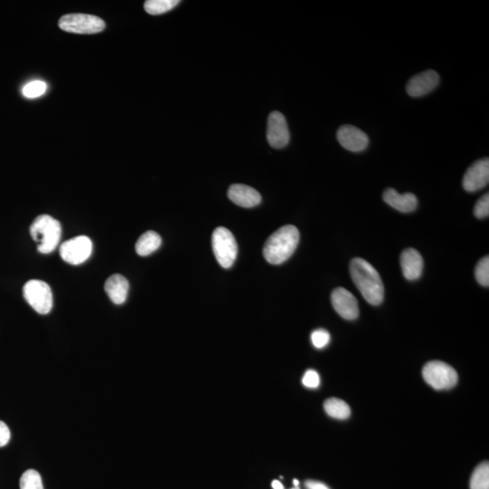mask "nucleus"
I'll return each mask as SVG.
<instances>
[{"mask_svg": "<svg viewBox=\"0 0 489 489\" xmlns=\"http://www.w3.org/2000/svg\"><path fill=\"white\" fill-rule=\"evenodd\" d=\"M33 240L38 243V252L49 254L58 247L62 235L60 222L49 215L35 217L31 226Z\"/></svg>", "mask_w": 489, "mask_h": 489, "instance_id": "3", "label": "nucleus"}, {"mask_svg": "<svg viewBox=\"0 0 489 489\" xmlns=\"http://www.w3.org/2000/svg\"><path fill=\"white\" fill-rule=\"evenodd\" d=\"M475 275L480 285L488 288L489 285V258L485 256L476 265Z\"/></svg>", "mask_w": 489, "mask_h": 489, "instance_id": "24", "label": "nucleus"}, {"mask_svg": "<svg viewBox=\"0 0 489 489\" xmlns=\"http://www.w3.org/2000/svg\"><path fill=\"white\" fill-rule=\"evenodd\" d=\"M350 273L354 285L365 299L372 306H379L383 301L384 286L377 270L365 259L356 258L351 260Z\"/></svg>", "mask_w": 489, "mask_h": 489, "instance_id": "1", "label": "nucleus"}, {"mask_svg": "<svg viewBox=\"0 0 489 489\" xmlns=\"http://www.w3.org/2000/svg\"><path fill=\"white\" fill-rule=\"evenodd\" d=\"M228 196L235 205L243 208L256 207L261 202V195L258 190L244 184L231 185Z\"/></svg>", "mask_w": 489, "mask_h": 489, "instance_id": "14", "label": "nucleus"}, {"mask_svg": "<svg viewBox=\"0 0 489 489\" xmlns=\"http://www.w3.org/2000/svg\"><path fill=\"white\" fill-rule=\"evenodd\" d=\"M47 83L43 81H33L26 83L24 86L22 92L24 97L29 98V99H33V98H38L42 97L47 92Z\"/></svg>", "mask_w": 489, "mask_h": 489, "instance_id": "23", "label": "nucleus"}, {"mask_svg": "<svg viewBox=\"0 0 489 489\" xmlns=\"http://www.w3.org/2000/svg\"><path fill=\"white\" fill-rule=\"evenodd\" d=\"M58 25L62 31L81 35L97 34L106 28V23L100 17L81 13L63 16Z\"/></svg>", "mask_w": 489, "mask_h": 489, "instance_id": "7", "label": "nucleus"}, {"mask_svg": "<svg viewBox=\"0 0 489 489\" xmlns=\"http://www.w3.org/2000/svg\"><path fill=\"white\" fill-rule=\"evenodd\" d=\"M474 214L478 219H485L489 215V194H485L476 201Z\"/></svg>", "mask_w": 489, "mask_h": 489, "instance_id": "26", "label": "nucleus"}, {"mask_svg": "<svg viewBox=\"0 0 489 489\" xmlns=\"http://www.w3.org/2000/svg\"><path fill=\"white\" fill-rule=\"evenodd\" d=\"M24 297L35 312L47 315L52 310L53 294L46 282L32 279L26 283L23 288Z\"/></svg>", "mask_w": 489, "mask_h": 489, "instance_id": "6", "label": "nucleus"}, {"mask_svg": "<svg viewBox=\"0 0 489 489\" xmlns=\"http://www.w3.org/2000/svg\"><path fill=\"white\" fill-rule=\"evenodd\" d=\"M10 431L6 423L0 422V448L7 445L10 440Z\"/></svg>", "mask_w": 489, "mask_h": 489, "instance_id": "28", "label": "nucleus"}, {"mask_svg": "<svg viewBox=\"0 0 489 489\" xmlns=\"http://www.w3.org/2000/svg\"><path fill=\"white\" fill-rule=\"evenodd\" d=\"M383 201L390 207L401 213H413L418 207V199L413 193L399 194L395 189H387L383 192Z\"/></svg>", "mask_w": 489, "mask_h": 489, "instance_id": "15", "label": "nucleus"}, {"mask_svg": "<svg viewBox=\"0 0 489 489\" xmlns=\"http://www.w3.org/2000/svg\"><path fill=\"white\" fill-rule=\"evenodd\" d=\"M401 267L405 279L417 280L422 276L423 270V259L416 249H408L401 255Z\"/></svg>", "mask_w": 489, "mask_h": 489, "instance_id": "16", "label": "nucleus"}, {"mask_svg": "<svg viewBox=\"0 0 489 489\" xmlns=\"http://www.w3.org/2000/svg\"><path fill=\"white\" fill-rule=\"evenodd\" d=\"M179 3V0H148L144 3V10L148 14L157 16L172 10Z\"/></svg>", "mask_w": 489, "mask_h": 489, "instance_id": "21", "label": "nucleus"}, {"mask_svg": "<svg viewBox=\"0 0 489 489\" xmlns=\"http://www.w3.org/2000/svg\"><path fill=\"white\" fill-rule=\"evenodd\" d=\"M294 485L296 486V487L297 488L298 486H299V481H298V480H297V479H295L294 480Z\"/></svg>", "mask_w": 489, "mask_h": 489, "instance_id": "31", "label": "nucleus"}, {"mask_svg": "<svg viewBox=\"0 0 489 489\" xmlns=\"http://www.w3.org/2000/svg\"><path fill=\"white\" fill-rule=\"evenodd\" d=\"M162 244V238L155 231H147L139 238L135 244L137 254L146 256L153 254Z\"/></svg>", "mask_w": 489, "mask_h": 489, "instance_id": "18", "label": "nucleus"}, {"mask_svg": "<svg viewBox=\"0 0 489 489\" xmlns=\"http://www.w3.org/2000/svg\"><path fill=\"white\" fill-rule=\"evenodd\" d=\"M104 291L113 303L115 305H122L127 299L129 282L124 276L115 274L106 280Z\"/></svg>", "mask_w": 489, "mask_h": 489, "instance_id": "17", "label": "nucleus"}, {"mask_svg": "<svg viewBox=\"0 0 489 489\" xmlns=\"http://www.w3.org/2000/svg\"><path fill=\"white\" fill-rule=\"evenodd\" d=\"M335 311L347 320H354L359 316V306L356 297L344 288H336L331 297Z\"/></svg>", "mask_w": 489, "mask_h": 489, "instance_id": "13", "label": "nucleus"}, {"mask_svg": "<svg viewBox=\"0 0 489 489\" xmlns=\"http://www.w3.org/2000/svg\"><path fill=\"white\" fill-rule=\"evenodd\" d=\"M213 249L217 262L222 267H232L238 256V244L231 231L223 226L215 229Z\"/></svg>", "mask_w": 489, "mask_h": 489, "instance_id": "4", "label": "nucleus"}, {"mask_svg": "<svg viewBox=\"0 0 489 489\" xmlns=\"http://www.w3.org/2000/svg\"><path fill=\"white\" fill-rule=\"evenodd\" d=\"M426 383L435 390L451 389L458 383V374L453 367L440 360H432L422 370Z\"/></svg>", "mask_w": 489, "mask_h": 489, "instance_id": "5", "label": "nucleus"}, {"mask_svg": "<svg viewBox=\"0 0 489 489\" xmlns=\"http://www.w3.org/2000/svg\"><path fill=\"white\" fill-rule=\"evenodd\" d=\"M470 489H489L488 462H483L474 470L470 479Z\"/></svg>", "mask_w": 489, "mask_h": 489, "instance_id": "20", "label": "nucleus"}, {"mask_svg": "<svg viewBox=\"0 0 489 489\" xmlns=\"http://www.w3.org/2000/svg\"><path fill=\"white\" fill-rule=\"evenodd\" d=\"M20 489H44L40 474L35 470L23 473L19 481Z\"/></svg>", "mask_w": 489, "mask_h": 489, "instance_id": "22", "label": "nucleus"}, {"mask_svg": "<svg viewBox=\"0 0 489 489\" xmlns=\"http://www.w3.org/2000/svg\"><path fill=\"white\" fill-rule=\"evenodd\" d=\"M272 488L273 489H284V486H283L281 482H279V480H274L272 482Z\"/></svg>", "mask_w": 489, "mask_h": 489, "instance_id": "30", "label": "nucleus"}, {"mask_svg": "<svg viewBox=\"0 0 489 489\" xmlns=\"http://www.w3.org/2000/svg\"><path fill=\"white\" fill-rule=\"evenodd\" d=\"M267 142L272 148H285L290 141L288 122L285 116L280 112H272L268 116Z\"/></svg>", "mask_w": 489, "mask_h": 489, "instance_id": "9", "label": "nucleus"}, {"mask_svg": "<svg viewBox=\"0 0 489 489\" xmlns=\"http://www.w3.org/2000/svg\"><path fill=\"white\" fill-rule=\"evenodd\" d=\"M324 410L332 418L337 420H347L351 415V408L347 402L337 398L328 399L324 402Z\"/></svg>", "mask_w": 489, "mask_h": 489, "instance_id": "19", "label": "nucleus"}, {"mask_svg": "<svg viewBox=\"0 0 489 489\" xmlns=\"http://www.w3.org/2000/svg\"><path fill=\"white\" fill-rule=\"evenodd\" d=\"M440 82V74L429 69L411 77L407 83L406 91L411 97H424L433 91Z\"/></svg>", "mask_w": 489, "mask_h": 489, "instance_id": "12", "label": "nucleus"}, {"mask_svg": "<svg viewBox=\"0 0 489 489\" xmlns=\"http://www.w3.org/2000/svg\"><path fill=\"white\" fill-rule=\"evenodd\" d=\"M293 489H298V488H293Z\"/></svg>", "mask_w": 489, "mask_h": 489, "instance_id": "32", "label": "nucleus"}, {"mask_svg": "<svg viewBox=\"0 0 489 489\" xmlns=\"http://www.w3.org/2000/svg\"><path fill=\"white\" fill-rule=\"evenodd\" d=\"M331 339L330 333L326 330L318 329L314 331L311 335V341L314 347L322 349L327 347Z\"/></svg>", "mask_w": 489, "mask_h": 489, "instance_id": "25", "label": "nucleus"}, {"mask_svg": "<svg viewBox=\"0 0 489 489\" xmlns=\"http://www.w3.org/2000/svg\"><path fill=\"white\" fill-rule=\"evenodd\" d=\"M92 243L86 235H78L65 241L60 247V256L63 260L68 264L77 265L83 264L90 258Z\"/></svg>", "mask_w": 489, "mask_h": 489, "instance_id": "8", "label": "nucleus"}, {"mask_svg": "<svg viewBox=\"0 0 489 489\" xmlns=\"http://www.w3.org/2000/svg\"><path fill=\"white\" fill-rule=\"evenodd\" d=\"M489 181V159L476 160L467 169L463 177L464 190L467 192H475L482 190Z\"/></svg>", "mask_w": 489, "mask_h": 489, "instance_id": "10", "label": "nucleus"}, {"mask_svg": "<svg viewBox=\"0 0 489 489\" xmlns=\"http://www.w3.org/2000/svg\"><path fill=\"white\" fill-rule=\"evenodd\" d=\"M299 237V231L295 226L286 225L277 229L265 244V260L272 265L284 263L296 251Z\"/></svg>", "mask_w": 489, "mask_h": 489, "instance_id": "2", "label": "nucleus"}, {"mask_svg": "<svg viewBox=\"0 0 489 489\" xmlns=\"http://www.w3.org/2000/svg\"><path fill=\"white\" fill-rule=\"evenodd\" d=\"M303 384L307 388H317L320 384V376L314 370H308L304 375Z\"/></svg>", "mask_w": 489, "mask_h": 489, "instance_id": "27", "label": "nucleus"}, {"mask_svg": "<svg viewBox=\"0 0 489 489\" xmlns=\"http://www.w3.org/2000/svg\"><path fill=\"white\" fill-rule=\"evenodd\" d=\"M306 488L307 489H330L324 483L315 481V480H307L306 482Z\"/></svg>", "mask_w": 489, "mask_h": 489, "instance_id": "29", "label": "nucleus"}, {"mask_svg": "<svg viewBox=\"0 0 489 489\" xmlns=\"http://www.w3.org/2000/svg\"><path fill=\"white\" fill-rule=\"evenodd\" d=\"M337 140L345 149L354 153H360L368 147V135L354 125H342L337 131Z\"/></svg>", "mask_w": 489, "mask_h": 489, "instance_id": "11", "label": "nucleus"}]
</instances>
